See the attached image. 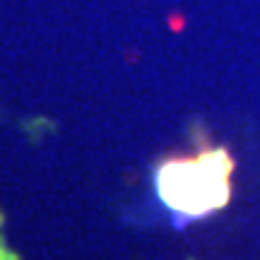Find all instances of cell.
I'll return each instance as SVG.
<instances>
[{
	"label": "cell",
	"mask_w": 260,
	"mask_h": 260,
	"mask_svg": "<svg viewBox=\"0 0 260 260\" xmlns=\"http://www.w3.org/2000/svg\"><path fill=\"white\" fill-rule=\"evenodd\" d=\"M234 159L224 147L203 149L193 157H176L157 169L154 186L176 224L203 219L222 210L232 195Z\"/></svg>",
	"instance_id": "6da1fadb"
},
{
	"label": "cell",
	"mask_w": 260,
	"mask_h": 260,
	"mask_svg": "<svg viewBox=\"0 0 260 260\" xmlns=\"http://www.w3.org/2000/svg\"><path fill=\"white\" fill-rule=\"evenodd\" d=\"M0 260H19V255L10 248L8 243H5V239H3V236H0Z\"/></svg>",
	"instance_id": "7a4b0ae2"
},
{
	"label": "cell",
	"mask_w": 260,
	"mask_h": 260,
	"mask_svg": "<svg viewBox=\"0 0 260 260\" xmlns=\"http://www.w3.org/2000/svg\"><path fill=\"white\" fill-rule=\"evenodd\" d=\"M0 224H3V212H0Z\"/></svg>",
	"instance_id": "3957f363"
}]
</instances>
